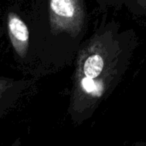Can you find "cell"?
Here are the masks:
<instances>
[{
	"label": "cell",
	"instance_id": "1",
	"mask_svg": "<svg viewBox=\"0 0 146 146\" xmlns=\"http://www.w3.org/2000/svg\"><path fill=\"white\" fill-rule=\"evenodd\" d=\"M8 37L15 53L24 59L29 49V30L22 18L15 12L10 11L6 18Z\"/></svg>",
	"mask_w": 146,
	"mask_h": 146
},
{
	"label": "cell",
	"instance_id": "2",
	"mask_svg": "<svg viewBox=\"0 0 146 146\" xmlns=\"http://www.w3.org/2000/svg\"><path fill=\"white\" fill-rule=\"evenodd\" d=\"M50 21L54 30H68L77 18V0H50Z\"/></svg>",
	"mask_w": 146,
	"mask_h": 146
},
{
	"label": "cell",
	"instance_id": "3",
	"mask_svg": "<svg viewBox=\"0 0 146 146\" xmlns=\"http://www.w3.org/2000/svg\"><path fill=\"white\" fill-rule=\"evenodd\" d=\"M104 66V60L99 55L91 56L85 62L84 74L87 78L95 79L100 75L103 71Z\"/></svg>",
	"mask_w": 146,
	"mask_h": 146
},
{
	"label": "cell",
	"instance_id": "4",
	"mask_svg": "<svg viewBox=\"0 0 146 146\" xmlns=\"http://www.w3.org/2000/svg\"><path fill=\"white\" fill-rule=\"evenodd\" d=\"M15 85V81L11 79L0 77V99L3 98V96L9 92Z\"/></svg>",
	"mask_w": 146,
	"mask_h": 146
},
{
	"label": "cell",
	"instance_id": "5",
	"mask_svg": "<svg viewBox=\"0 0 146 146\" xmlns=\"http://www.w3.org/2000/svg\"><path fill=\"white\" fill-rule=\"evenodd\" d=\"M82 85L83 87L87 91V92H92L95 89V84L92 81V79L90 78H86L82 80Z\"/></svg>",
	"mask_w": 146,
	"mask_h": 146
},
{
	"label": "cell",
	"instance_id": "6",
	"mask_svg": "<svg viewBox=\"0 0 146 146\" xmlns=\"http://www.w3.org/2000/svg\"><path fill=\"white\" fill-rule=\"evenodd\" d=\"M12 146H20V141H19V140H16V141L14 143V145H12Z\"/></svg>",
	"mask_w": 146,
	"mask_h": 146
}]
</instances>
